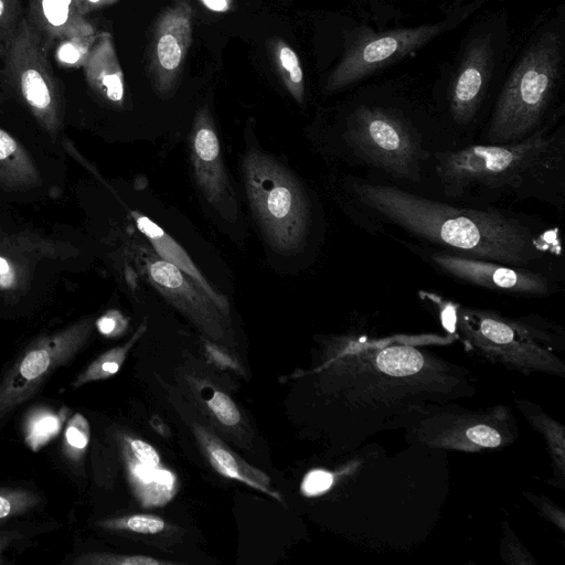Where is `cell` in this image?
Here are the masks:
<instances>
[{"label": "cell", "instance_id": "cell-35", "mask_svg": "<svg viewBox=\"0 0 565 565\" xmlns=\"http://www.w3.org/2000/svg\"><path fill=\"white\" fill-rule=\"evenodd\" d=\"M150 426L161 436H169V429L163 420L158 416H152L150 419Z\"/></svg>", "mask_w": 565, "mask_h": 565}, {"label": "cell", "instance_id": "cell-7", "mask_svg": "<svg viewBox=\"0 0 565 565\" xmlns=\"http://www.w3.org/2000/svg\"><path fill=\"white\" fill-rule=\"evenodd\" d=\"M90 332V321H82L39 339L19 355L0 381V424L31 398L57 367L76 355Z\"/></svg>", "mask_w": 565, "mask_h": 565}, {"label": "cell", "instance_id": "cell-11", "mask_svg": "<svg viewBox=\"0 0 565 565\" xmlns=\"http://www.w3.org/2000/svg\"><path fill=\"white\" fill-rule=\"evenodd\" d=\"M431 260L445 273L488 289L523 295H546L551 282L530 269L452 253H435Z\"/></svg>", "mask_w": 565, "mask_h": 565}, {"label": "cell", "instance_id": "cell-26", "mask_svg": "<svg viewBox=\"0 0 565 565\" xmlns=\"http://www.w3.org/2000/svg\"><path fill=\"white\" fill-rule=\"evenodd\" d=\"M22 90L28 103L38 109L46 108L51 103L49 88L43 77L33 70H29L22 76Z\"/></svg>", "mask_w": 565, "mask_h": 565}, {"label": "cell", "instance_id": "cell-25", "mask_svg": "<svg viewBox=\"0 0 565 565\" xmlns=\"http://www.w3.org/2000/svg\"><path fill=\"white\" fill-rule=\"evenodd\" d=\"M203 401L215 418L225 426H236L241 422V413L233 399L224 392L212 390Z\"/></svg>", "mask_w": 565, "mask_h": 565}, {"label": "cell", "instance_id": "cell-21", "mask_svg": "<svg viewBox=\"0 0 565 565\" xmlns=\"http://www.w3.org/2000/svg\"><path fill=\"white\" fill-rule=\"evenodd\" d=\"M106 530L130 531L139 534H157L166 529V522L154 514H131L97 522Z\"/></svg>", "mask_w": 565, "mask_h": 565}, {"label": "cell", "instance_id": "cell-6", "mask_svg": "<svg viewBox=\"0 0 565 565\" xmlns=\"http://www.w3.org/2000/svg\"><path fill=\"white\" fill-rule=\"evenodd\" d=\"M483 1L478 0L468 7L460 8L447 19L436 23H426L415 28L396 29L382 33L371 31L363 34L348 46L343 57L329 75L326 89L328 92L343 89L402 60L460 23Z\"/></svg>", "mask_w": 565, "mask_h": 565}, {"label": "cell", "instance_id": "cell-32", "mask_svg": "<svg viewBox=\"0 0 565 565\" xmlns=\"http://www.w3.org/2000/svg\"><path fill=\"white\" fill-rule=\"evenodd\" d=\"M22 537V534L18 531H2L0 532V564H3L2 553L3 551L15 540Z\"/></svg>", "mask_w": 565, "mask_h": 565}, {"label": "cell", "instance_id": "cell-34", "mask_svg": "<svg viewBox=\"0 0 565 565\" xmlns=\"http://www.w3.org/2000/svg\"><path fill=\"white\" fill-rule=\"evenodd\" d=\"M207 9L215 12L227 11L231 7L232 0H200Z\"/></svg>", "mask_w": 565, "mask_h": 565}, {"label": "cell", "instance_id": "cell-24", "mask_svg": "<svg viewBox=\"0 0 565 565\" xmlns=\"http://www.w3.org/2000/svg\"><path fill=\"white\" fill-rule=\"evenodd\" d=\"M76 565H173L175 562L162 561L148 555H124L111 553H87L75 558Z\"/></svg>", "mask_w": 565, "mask_h": 565}, {"label": "cell", "instance_id": "cell-16", "mask_svg": "<svg viewBox=\"0 0 565 565\" xmlns=\"http://www.w3.org/2000/svg\"><path fill=\"white\" fill-rule=\"evenodd\" d=\"M92 62L93 79L97 88L109 102L121 105L125 96L124 76L110 41L100 43Z\"/></svg>", "mask_w": 565, "mask_h": 565}, {"label": "cell", "instance_id": "cell-8", "mask_svg": "<svg viewBox=\"0 0 565 565\" xmlns=\"http://www.w3.org/2000/svg\"><path fill=\"white\" fill-rule=\"evenodd\" d=\"M191 41L192 7L185 0H178L157 17L147 52L148 75L162 98L175 88Z\"/></svg>", "mask_w": 565, "mask_h": 565}, {"label": "cell", "instance_id": "cell-12", "mask_svg": "<svg viewBox=\"0 0 565 565\" xmlns=\"http://www.w3.org/2000/svg\"><path fill=\"white\" fill-rule=\"evenodd\" d=\"M119 444L128 482L140 504L145 508L167 504L177 491V478L161 463L157 449L126 435Z\"/></svg>", "mask_w": 565, "mask_h": 565}, {"label": "cell", "instance_id": "cell-15", "mask_svg": "<svg viewBox=\"0 0 565 565\" xmlns=\"http://www.w3.org/2000/svg\"><path fill=\"white\" fill-rule=\"evenodd\" d=\"M194 434L215 471L281 501L279 492L271 489L270 479L265 472L249 466L203 427L194 426Z\"/></svg>", "mask_w": 565, "mask_h": 565}, {"label": "cell", "instance_id": "cell-19", "mask_svg": "<svg viewBox=\"0 0 565 565\" xmlns=\"http://www.w3.org/2000/svg\"><path fill=\"white\" fill-rule=\"evenodd\" d=\"M270 52L276 70L292 98L302 104L305 97L303 72L297 53L281 39H274Z\"/></svg>", "mask_w": 565, "mask_h": 565}, {"label": "cell", "instance_id": "cell-13", "mask_svg": "<svg viewBox=\"0 0 565 565\" xmlns=\"http://www.w3.org/2000/svg\"><path fill=\"white\" fill-rule=\"evenodd\" d=\"M493 50L487 35L469 42L450 86V109L454 119L469 124L482 99L491 75Z\"/></svg>", "mask_w": 565, "mask_h": 565}, {"label": "cell", "instance_id": "cell-14", "mask_svg": "<svg viewBox=\"0 0 565 565\" xmlns=\"http://www.w3.org/2000/svg\"><path fill=\"white\" fill-rule=\"evenodd\" d=\"M132 217L136 221L139 231L147 237L153 247L156 254L189 276L205 291L218 309L226 317H230V303L227 298L212 287L181 245L148 216L138 212H132Z\"/></svg>", "mask_w": 565, "mask_h": 565}, {"label": "cell", "instance_id": "cell-27", "mask_svg": "<svg viewBox=\"0 0 565 565\" xmlns=\"http://www.w3.org/2000/svg\"><path fill=\"white\" fill-rule=\"evenodd\" d=\"M333 483L332 473L315 469L309 471L300 484L301 493L306 497H315L326 492Z\"/></svg>", "mask_w": 565, "mask_h": 565}, {"label": "cell", "instance_id": "cell-31", "mask_svg": "<svg viewBox=\"0 0 565 565\" xmlns=\"http://www.w3.org/2000/svg\"><path fill=\"white\" fill-rule=\"evenodd\" d=\"M205 350H206L209 358L218 366H221L223 369L235 370V371L241 370L239 364L220 347H217L211 342H205Z\"/></svg>", "mask_w": 565, "mask_h": 565}, {"label": "cell", "instance_id": "cell-23", "mask_svg": "<svg viewBox=\"0 0 565 565\" xmlns=\"http://www.w3.org/2000/svg\"><path fill=\"white\" fill-rule=\"evenodd\" d=\"M41 502V498L29 490L0 489V523L31 511Z\"/></svg>", "mask_w": 565, "mask_h": 565}, {"label": "cell", "instance_id": "cell-28", "mask_svg": "<svg viewBox=\"0 0 565 565\" xmlns=\"http://www.w3.org/2000/svg\"><path fill=\"white\" fill-rule=\"evenodd\" d=\"M127 320L118 311H109L96 321L98 331L105 337H117L127 328Z\"/></svg>", "mask_w": 565, "mask_h": 565}, {"label": "cell", "instance_id": "cell-20", "mask_svg": "<svg viewBox=\"0 0 565 565\" xmlns=\"http://www.w3.org/2000/svg\"><path fill=\"white\" fill-rule=\"evenodd\" d=\"M424 364L422 354L409 347H392L377 355L380 370L392 376H406L417 373Z\"/></svg>", "mask_w": 565, "mask_h": 565}, {"label": "cell", "instance_id": "cell-29", "mask_svg": "<svg viewBox=\"0 0 565 565\" xmlns=\"http://www.w3.org/2000/svg\"><path fill=\"white\" fill-rule=\"evenodd\" d=\"M468 438L482 447H495L501 443L497 430L486 425L475 426L467 431Z\"/></svg>", "mask_w": 565, "mask_h": 565}, {"label": "cell", "instance_id": "cell-5", "mask_svg": "<svg viewBox=\"0 0 565 565\" xmlns=\"http://www.w3.org/2000/svg\"><path fill=\"white\" fill-rule=\"evenodd\" d=\"M344 137L366 162L398 179H418L422 148L413 129L396 113L360 106L348 118Z\"/></svg>", "mask_w": 565, "mask_h": 565}, {"label": "cell", "instance_id": "cell-18", "mask_svg": "<svg viewBox=\"0 0 565 565\" xmlns=\"http://www.w3.org/2000/svg\"><path fill=\"white\" fill-rule=\"evenodd\" d=\"M66 418V409L55 412L47 407L33 408L23 424L25 444L38 451L54 438Z\"/></svg>", "mask_w": 565, "mask_h": 565}, {"label": "cell", "instance_id": "cell-4", "mask_svg": "<svg viewBox=\"0 0 565 565\" xmlns=\"http://www.w3.org/2000/svg\"><path fill=\"white\" fill-rule=\"evenodd\" d=\"M243 178L250 207L269 245L284 255L302 246L310 223L306 194L294 175L273 157L250 149Z\"/></svg>", "mask_w": 565, "mask_h": 565}, {"label": "cell", "instance_id": "cell-10", "mask_svg": "<svg viewBox=\"0 0 565 565\" xmlns=\"http://www.w3.org/2000/svg\"><path fill=\"white\" fill-rule=\"evenodd\" d=\"M145 264L150 282L170 303L210 338L227 339L230 317L189 276L158 255Z\"/></svg>", "mask_w": 565, "mask_h": 565}, {"label": "cell", "instance_id": "cell-39", "mask_svg": "<svg viewBox=\"0 0 565 565\" xmlns=\"http://www.w3.org/2000/svg\"><path fill=\"white\" fill-rule=\"evenodd\" d=\"M461 1V0H460Z\"/></svg>", "mask_w": 565, "mask_h": 565}, {"label": "cell", "instance_id": "cell-2", "mask_svg": "<svg viewBox=\"0 0 565 565\" xmlns=\"http://www.w3.org/2000/svg\"><path fill=\"white\" fill-rule=\"evenodd\" d=\"M436 173L451 198L523 194L555 172L562 139L544 127L510 143L469 146L436 152Z\"/></svg>", "mask_w": 565, "mask_h": 565}, {"label": "cell", "instance_id": "cell-30", "mask_svg": "<svg viewBox=\"0 0 565 565\" xmlns=\"http://www.w3.org/2000/svg\"><path fill=\"white\" fill-rule=\"evenodd\" d=\"M71 0H43V10L47 20L54 25L65 22Z\"/></svg>", "mask_w": 565, "mask_h": 565}, {"label": "cell", "instance_id": "cell-33", "mask_svg": "<svg viewBox=\"0 0 565 565\" xmlns=\"http://www.w3.org/2000/svg\"><path fill=\"white\" fill-rule=\"evenodd\" d=\"M60 58L66 63H74L79 58V53L71 44H66L60 50Z\"/></svg>", "mask_w": 565, "mask_h": 565}, {"label": "cell", "instance_id": "cell-1", "mask_svg": "<svg viewBox=\"0 0 565 565\" xmlns=\"http://www.w3.org/2000/svg\"><path fill=\"white\" fill-rule=\"evenodd\" d=\"M351 190L373 215L457 255L520 267L542 255L530 228L501 212L452 206L364 180L353 181Z\"/></svg>", "mask_w": 565, "mask_h": 565}, {"label": "cell", "instance_id": "cell-37", "mask_svg": "<svg viewBox=\"0 0 565 565\" xmlns=\"http://www.w3.org/2000/svg\"><path fill=\"white\" fill-rule=\"evenodd\" d=\"M2 10H3V4H2V1L0 0V15L2 13Z\"/></svg>", "mask_w": 565, "mask_h": 565}, {"label": "cell", "instance_id": "cell-36", "mask_svg": "<svg viewBox=\"0 0 565 565\" xmlns=\"http://www.w3.org/2000/svg\"><path fill=\"white\" fill-rule=\"evenodd\" d=\"M8 276L10 277V267L3 258H0V277L2 279L1 285H4L2 277H8Z\"/></svg>", "mask_w": 565, "mask_h": 565}, {"label": "cell", "instance_id": "cell-3", "mask_svg": "<svg viewBox=\"0 0 565 565\" xmlns=\"http://www.w3.org/2000/svg\"><path fill=\"white\" fill-rule=\"evenodd\" d=\"M562 60L563 36L556 26L533 38L501 89L486 135L488 143L516 142L539 129L555 95Z\"/></svg>", "mask_w": 565, "mask_h": 565}, {"label": "cell", "instance_id": "cell-22", "mask_svg": "<svg viewBox=\"0 0 565 565\" xmlns=\"http://www.w3.org/2000/svg\"><path fill=\"white\" fill-rule=\"evenodd\" d=\"M90 437L88 420L81 414H74L64 430L63 450L73 461H78L85 454Z\"/></svg>", "mask_w": 565, "mask_h": 565}, {"label": "cell", "instance_id": "cell-9", "mask_svg": "<svg viewBox=\"0 0 565 565\" xmlns=\"http://www.w3.org/2000/svg\"><path fill=\"white\" fill-rule=\"evenodd\" d=\"M193 174L203 196L225 221L238 217V204L222 157L221 145L207 106L200 108L190 134Z\"/></svg>", "mask_w": 565, "mask_h": 565}, {"label": "cell", "instance_id": "cell-17", "mask_svg": "<svg viewBox=\"0 0 565 565\" xmlns=\"http://www.w3.org/2000/svg\"><path fill=\"white\" fill-rule=\"evenodd\" d=\"M146 330L147 324L143 322L127 343L110 349L94 360L76 376L72 387L78 388L89 382L106 380L115 375L124 364L131 347L141 338Z\"/></svg>", "mask_w": 565, "mask_h": 565}, {"label": "cell", "instance_id": "cell-38", "mask_svg": "<svg viewBox=\"0 0 565 565\" xmlns=\"http://www.w3.org/2000/svg\"><path fill=\"white\" fill-rule=\"evenodd\" d=\"M90 2H98L99 0H89Z\"/></svg>", "mask_w": 565, "mask_h": 565}]
</instances>
